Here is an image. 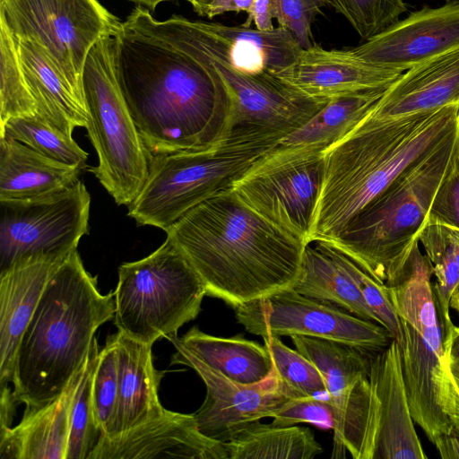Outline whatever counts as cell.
Here are the masks:
<instances>
[{"label":"cell","instance_id":"6da1fadb","mask_svg":"<svg viewBox=\"0 0 459 459\" xmlns=\"http://www.w3.org/2000/svg\"><path fill=\"white\" fill-rule=\"evenodd\" d=\"M117 79L148 156L217 143L230 109L212 64L138 5L114 36Z\"/></svg>","mask_w":459,"mask_h":459},{"label":"cell","instance_id":"7a4b0ae2","mask_svg":"<svg viewBox=\"0 0 459 459\" xmlns=\"http://www.w3.org/2000/svg\"><path fill=\"white\" fill-rule=\"evenodd\" d=\"M206 290L236 308L292 288L305 242L244 204L231 190L197 204L166 230Z\"/></svg>","mask_w":459,"mask_h":459},{"label":"cell","instance_id":"3957f363","mask_svg":"<svg viewBox=\"0 0 459 459\" xmlns=\"http://www.w3.org/2000/svg\"><path fill=\"white\" fill-rule=\"evenodd\" d=\"M459 106L396 119L368 116L324 152L309 239H333L407 168L457 134ZM308 239V240H309Z\"/></svg>","mask_w":459,"mask_h":459},{"label":"cell","instance_id":"277c9868","mask_svg":"<svg viewBox=\"0 0 459 459\" xmlns=\"http://www.w3.org/2000/svg\"><path fill=\"white\" fill-rule=\"evenodd\" d=\"M114 316V292L100 291L75 249L50 277L19 342L16 403L28 411L56 398L85 364L97 329Z\"/></svg>","mask_w":459,"mask_h":459},{"label":"cell","instance_id":"5b68a950","mask_svg":"<svg viewBox=\"0 0 459 459\" xmlns=\"http://www.w3.org/2000/svg\"><path fill=\"white\" fill-rule=\"evenodd\" d=\"M458 143L457 134L407 168L329 239L380 283L403 274Z\"/></svg>","mask_w":459,"mask_h":459},{"label":"cell","instance_id":"8992f818","mask_svg":"<svg viewBox=\"0 0 459 459\" xmlns=\"http://www.w3.org/2000/svg\"><path fill=\"white\" fill-rule=\"evenodd\" d=\"M432 275V264L418 243L400 280L387 288L402 325L397 343L411 417L434 444L451 422L444 328Z\"/></svg>","mask_w":459,"mask_h":459},{"label":"cell","instance_id":"52a82bcc","mask_svg":"<svg viewBox=\"0 0 459 459\" xmlns=\"http://www.w3.org/2000/svg\"><path fill=\"white\" fill-rule=\"evenodd\" d=\"M206 290L184 254L169 239L149 255L122 264L114 290V324L146 344L178 336L201 311Z\"/></svg>","mask_w":459,"mask_h":459},{"label":"cell","instance_id":"ba28073f","mask_svg":"<svg viewBox=\"0 0 459 459\" xmlns=\"http://www.w3.org/2000/svg\"><path fill=\"white\" fill-rule=\"evenodd\" d=\"M114 44V37L100 39L90 50L82 73L86 129L99 161L90 171L117 204L129 205L148 177L149 161L117 79Z\"/></svg>","mask_w":459,"mask_h":459},{"label":"cell","instance_id":"9c48e42d","mask_svg":"<svg viewBox=\"0 0 459 459\" xmlns=\"http://www.w3.org/2000/svg\"><path fill=\"white\" fill-rule=\"evenodd\" d=\"M271 150L218 142L201 150L148 156V177L127 214L139 225L166 230L197 204L231 189Z\"/></svg>","mask_w":459,"mask_h":459},{"label":"cell","instance_id":"30bf717a","mask_svg":"<svg viewBox=\"0 0 459 459\" xmlns=\"http://www.w3.org/2000/svg\"><path fill=\"white\" fill-rule=\"evenodd\" d=\"M173 29L215 68L229 95L230 109L219 142L273 149L306 125L328 101L309 98L269 73L238 71L201 48L184 30L176 14Z\"/></svg>","mask_w":459,"mask_h":459},{"label":"cell","instance_id":"8fae6325","mask_svg":"<svg viewBox=\"0 0 459 459\" xmlns=\"http://www.w3.org/2000/svg\"><path fill=\"white\" fill-rule=\"evenodd\" d=\"M324 178V152L315 146L277 145L232 185L248 207L307 242Z\"/></svg>","mask_w":459,"mask_h":459},{"label":"cell","instance_id":"7c38bea8","mask_svg":"<svg viewBox=\"0 0 459 459\" xmlns=\"http://www.w3.org/2000/svg\"><path fill=\"white\" fill-rule=\"evenodd\" d=\"M0 22L14 39L41 45L82 95L90 50L122 23L98 0H0Z\"/></svg>","mask_w":459,"mask_h":459},{"label":"cell","instance_id":"4fadbf2b","mask_svg":"<svg viewBox=\"0 0 459 459\" xmlns=\"http://www.w3.org/2000/svg\"><path fill=\"white\" fill-rule=\"evenodd\" d=\"M238 324L252 334L305 335L328 339L376 353L394 340L381 325L356 316L338 306L305 297L292 288L235 308Z\"/></svg>","mask_w":459,"mask_h":459},{"label":"cell","instance_id":"5bb4252c","mask_svg":"<svg viewBox=\"0 0 459 459\" xmlns=\"http://www.w3.org/2000/svg\"><path fill=\"white\" fill-rule=\"evenodd\" d=\"M90 204L80 180L49 195L0 201V272L26 255L77 249L88 233Z\"/></svg>","mask_w":459,"mask_h":459},{"label":"cell","instance_id":"9a60e30c","mask_svg":"<svg viewBox=\"0 0 459 459\" xmlns=\"http://www.w3.org/2000/svg\"><path fill=\"white\" fill-rule=\"evenodd\" d=\"M395 340L370 359L368 392L354 459H426L416 433Z\"/></svg>","mask_w":459,"mask_h":459},{"label":"cell","instance_id":"2e32d148","mask_svg":"<svg viewBox=\"0 0 459 459\" xmlns=\"http://www.w3.org/2000/svg\"><path fill=\"white\" fill-rule=\"evenodd\" d=\"M169 341L176 349L171 364L191 368L205 385L204 401L193 414L200 431L212 439L225 443L249 424L264 418H273L293 399L287 394L273 371L259 384H238L202 362L182 344L178 336Z\"/></svg>","mask_w":459,"mask_h":459},{"label":"cell","instance_id":"e0dca14e","mask_svg":"<svg viewBox=\"0 0 459 459\" xmlns=\"http://www.w3.org/2000/svg\"><path fill=\"white\" fill-rule=\"evenodd\" d=\"M459 48V1L411 13L351 50L376 65L406 70Z\"/></svg>","mask_w":459,"mask_h":459},{"label":"cell","instance_id":"ac0fdd59","mask_svg":"<svg viewBox=\"0 0 459 459\" xmlns=\"http://www.w3.org/2000/svg\"><path fill=\"white\" fill-rule=\"evenodd\" d=\"M229 459L224 443L203 434L194 414L163 412L114 437H100L88 459Z\"/></svg>","mask_w":459,"mask_h":459},{"label":"cell","instance_id":"d6986e66","mask_svg":"<svg viewBox=\"0 0 459 459\" xmlns=\"http://www.w3.org/2000/svg\"><path fill=\"white\" fill-rule=\"evenodd\" d=\"M73 251L26 255L0 272V390L13 389L21 338L50 277Z\"/></svg>","mask_w":459,"mask_h":459},{"label":"cell","instance_id":"ffe728a7","mask_svg":"<svg viewBox=\"0 0 459 459\" xmlns=\"http://www.w3.org/2000/svg\"><path fill=\"white\" fill-rule=\"evenodd\" d=\"M403 71L367 63L351 50L302 49L297 62L278 77L300 93L318 100L387 89Z\"/></svg>","mask_w":459,"mask_h":459},{"label":"cell","instance_id":"44dd1931","mask_svg":"<svg viewBox=\"0 0 459 459\" xmlns=\"http://www.w3.org/2000/svg\"><path fill=\"white\" fill-rule=\"evenodd\" d=\"M450 105L459 106V48L403 72L368 117L396 119Z\"/></svg>","mask_w":459,"mask_h":459},{"label":"cell","instance_id":"7402d4cb","mask_svg":"<svg viewBox=\"0 0 459 459\" xmlns=\"http://www.w3.org/2000/svg\"><path fill=\"white\" fill-rule=\"evenodd\" d=\"M290 337L296 350L317 368L325 379L336 444L368 381L374 353L328 339L297 334Z\"/></svg>","mask_w":459,"mask_h":459},{"label":"cell","instance_id":"603a6c76","mask_svg":"<svg viewBox=\"0 0 459 459\" xmlns=\"http://www.w3.org/2000/svg\"><path fill=\"white\" fill-rule=\"evenodd\" d=\"M88 358L56 398L25 411L17 425L0 429V459H66L72 404Z\"/></svg>","mask_w":459,"mask_h":459},{"label":"cell","instance_id":"cb8c5ba5","mask_svg":"<svg viewBox=\"0 0 459 459\" xmlns=\"http://www.w3.org/2000/svg\"><path fill=\"white\" fill-rule=\"evenodd\" d=\"M14 39L38 116L69 136L76 127L86 128L89 112L84 96L70 83L41 45L30 39Z\"/></svg>","mask_w":459,"mask_h":459},{"label":"cell","instance_id":"d4e9b609","mask_svg":"<svg viewBox=\"0 0 459 459\" xmlns=\"http://www.w3.org/2000/svg\"><path fill=\"white\" fill-rule=\"evenodd\" d=\"M115 335L118 397L111 437L140 425L165 410L158 394L164 372L158 371L153 366L152 345L137 342L119 331Z\"/></svg>","mask_w":459,"mask_h":459},{"label":"cell","instance_id":"484cf974","mask_svg":"<svg viewBox=\"0 0 459 459\" xmlns=\"http://www.w3.org/2000/svg\"><path fill=\"white\" fill-rule=\"evenodd\" d=\"M82 169L18 141L0 138V201L33 199L65 190L79 181Z\"/></svg>","mask_w":459,"mask_h":459},{"label":"cell","instance_id":"4316f807","mask_svg":"<svg viewBox=\"0 0 459 459\" xmlns=\"http://www.w3.org/2000/svg\"><path fill=\"white\" fill-rule=\"evenodd\" d=\"M342 254V249L329 239L307 240L292 289L305 297L334 304L356 316L378 324L345 269Z\"/></svg>","mask_w":459,"mask_h":459},{"label":"cell","instance_id":"83f0119b","mask_svg":"<svg viewBox=\"0 0 459 459\" xmlns=\"http://www.w3.org/2000/svg\"><path fill=\"white\" fill-rule=\"evenodd\" d=\"M179 339L202 362L238 384H259L273 374V360L265 346L242 335L213 336L195 325Z\"/></svg>","mask_w":459,"mask_h":459},{"label":"cell","instance_id":"f1b7e54d","mask_svg":"<svg viewBox=\"0 0 459 459\" xmlns=\"http://www.w3.org/2000/svg\"><path fill=\"white\" fill-rule=\"evenodd\" d=\"M229 459H312L323 452L307 428L255 421L224 443Z\"/></svg>","mask_w":459,"mask_h":459},{"label":"cell","instance_id":"f546056e","mask_svg":"<svg viewBox=\"0 0 459 459\" xmlns=\"http://www.w3.org/2000/svg\"><path fill=\"white\" fill-rule=\"evenodd\" d=\"M386 89L331 100L301 128L278 145L315 146L323 151L353 130L376 107Z\"/></svg>","mask_w":459,"mask_h":459},{"label":"cell","instance_id":"4dcf8cb0","mask_svg":"<svg viewBox=\"0 0 459 459\" xmlns=\"http://www.w3.org/2000/svg\"><path fill=\"white\" fill-rule=\"evenodd\" d=\"M0 138L18 141L35 152L69 164L86 165L88 153L73 136L41 119L38 115L8 120L0 127Z\"/></svg>","mask_w":459,"mask_h":459},{"label":"cell","instance_id":"1f68e13d","mask_svg":"<svg viewBox=\"0 0 459 459\" xmlns=\"http://www.w3.org/2000/svg\"><path fill=\"white\" fill-rule=\"evenodd\" d=\"M38 115L21 65L15 39L0 22V127L13 118Z\"/></svg>","mask_w":459,"mask_h":459},{"label":"cell","instance_id":"d6a6232c","mask_svg":"<svg viewBox=\"0 0 459 459\" xmlns=\"http://www.w3.org/2000/svg\"><path fill=\"white\" fill-rule=\"evenodd\" d=\"M273 364V374L293 399H328L325 379L317 368L297 350L286 346L278 336L264 338Z\"/></svg>","mask_w":459,"mask_h":459},{"label":"cell","instance_id":"836d02e7","mask_svg":"<svg viewBox=\"0 0 459 459\" xmlns=\"http://www.w3.org/2000/svg\"><path fill=\"white\" fill-rule=\"evenodd\" d=\"M99 352L98 342L94 338L85 373L72 404L66 459H88L101 437L95 421L91 397L92 377Z\"/></svg>","mask_w":459,"mask_h":459},{"label":"cell","instance_id":"e575fe53","mask_svg":"<svg viewBox=\"0 0 459 459\" xmlns=\"http://www.w3.org/2000/svg\"><path fill=\"white\" fill-rule=\"evenodd\" d=\"M96 424L102 437H111L118 397L117 352L116 335H108L99 352L91 385Z\"/></svg>","mask_w":459,"mask_h":459},{"label":"cell","instance_id":"d590c367","mask_svg":"<svg viewBox=\"0 0 459 459\" xmlns=\"http://www.w3.org/2000/svg\"><path fill=\"white\" fill-rule=\"evenodd\" d=\"M359 36L368 40L399 21L408 11L403 0H327Z\"/></svg>","mask_w":459,"mask_h":459},{"label":"cell","instance_id":"8d00e7d4","mask_svg":"<svg viewBox=\"0 0 459 459\" xmlns=\"http://www.w3.org/2000/svg\"><path fill=\"white\" fill-rule=\"evenodd\" d=\"M342 252L343 265L366 304L377 317L378 324L390 332L394 340L398 342L402 336V325L387 286L375 280L342 249Z\"/></svg>","mask_w":459,"mask_h":459},{"label":"cell","instance_id":"74e56055","mask_svg":"<svg viewBox=\"0 0 459 459\" xmlns=\"http://www.w3.org/2000/svg\"><path fill=\"white\" fill-rule=\"evenodd\" d=\"M327 0H274L276 18L280 27L292 33L303 49L312 46L311 24Z\"/></svg>","mask_w":459,"mask_h":459},{"label":"cell","instance_id":"f35d334b","mask_svg":"<svg viewBox=\"0 0 459 459\" xmlns=\"http://www.w3.org/2000/svg\"><path fill=\"white\" fill-rule=\"evenodd\" d=\"M427 222L459 230V142L435 195Z\"/></svg>","mask_w":459,"mask_h":459},{"label":"cell","instance_id":"ab89813d","mask_svg":"<svg viewBox=\"0 0 459 459\" xmlns=\"http://www.w3.org/2000/svg\"><path fill=\"white\" fill-rule=\"evenodd\" d=\"M301 422L333 428V412L328 399L316 397L291 399L273 418L271 424L289 427Z\"/></svg>","mask_w":459,"mask_h":459},{"label":"cell","instance_id":"60d3db41","mask_svg":"<svg viewBox=\"0 0 459 459\" xmlns=\"http://www.w3.org/2000/svg\"><path fill=\"white\" fill-rule=\"evenodd\" d=\"M274 0H254L247 12V18L243 27L249 28L253 22L255 29L262 31L273 30V18H274Z\"/></svg>","mask_w":459,"mask_h":459},{"label":"cell","instance_id":"b9f144b4","mask_svg":"<svg viewBox=\"0 0 459 459\" xmlns=\"http://www.w3.org/2000/svg\"><path fill=\"white\" fill-rule=\"evenodd\" d=\"M445 368L448 377L450 422L459 418V360L446 359Z\"/></svg>","mask_w":459,"mask_h":459},{"label":"cell","instance_id":"7bdbcfd3","mask_svg":"<svg viewBox=\"0 0 459 459\" xmlns=\"http://www.w3.org/2000/svg\"><path fill=\"white\" fill-rule=\"evenodd\" d=\"M439 455L444 459H459V418L451 421L448 432L435 443Z\"/></svg>","mask_w":459,"mask_h":459},{"label":"cell","instance_id":"ee69618b","mask_svg":"<svg viewBox=\"0 0 459 459\" xmlns=\"http://www.w3.org/2000/svg\"><path fill=\"white\" fill-rule=\"evenodd\" d=\"M254 0H213L206 7L204 16L212 19L226 12H248Z\"/></svg>","mask_w":459,"mask_h":459},{"label":"cell","instance_id":"f6af8a7d","mask_svg":"<svg viewBox=\"0 0 459 459\" xmlns=\"http://www.w3.org/2000/svg\"><path fill=\"white\" fill-rule=\"evenodd\" d=\"M444 353L446 359L459 360V326L453 325L444 333Z\"/></svg>","mask_w":459,"mask_h":459},{"label":"cell","instance_id":"bcb514c9","mask_svg":"<svg viewBox=\"0 0 459 459\" xmlns=\"http://www.w3.org/2000/svg\"><path fill=\"white\" fill-rule=\"evenodd\" d=\"M448 234L456 262L459 265V230L448 227Z\"/></svg>","mask_w":459,"mask_h":459},{"label":"cell","instance_id":"7dc6e473","mask_svg":"<svg viewBox=\"0 0 459 459\" xmlns=\"http://www.w3.org/2000/svg\"><path fill=\"white\" fill-rule=\"evenodd\" d=\"M193 7L194 11L200 16H204L207 5L213 0H186Z\"/></svg>","mask_w":459,"mask_h":459},{"label":"cell","instance_id":"c3c4849f","mask_svg":"<svg viewBox=\"0 0 459 459\" xmlns=\"http://www.w3.org/2000/svg\"><path fill=\"white\" fill-rule=\"evenodd\" d=\"M133 3L138 4L139 5H143L148 7V9L153 11L156 9L157 5L162 2L169 1V0H128Z\"/></svg>","mask_w":459,"mask_h":459},{"label":"cell","instance_id":"681fc988","mask_svg":"<svg viewBox=\"0 0 459 459\" xmlns=\"http://www.w3.org/2000/svg\"><path fill=\"white\" fill-rule=\"evenodd\" d=\"M450 308H453L459 314V285L455 290L451 300H450Z\"/></svg>","mask_w":459,"mask_h":459},{"label":"cell","instance_id":"f907efd6","mask_svg":"<svg viewBox=\"0 0 459 459\" xmlns=\"http://www.w3.org/2000/svg\"><path fill=\"white\" fill-rule=\"evenodd\" d=\"M457 137H458V142H459V114L457 117Z\"/></svg>","mask_w":459,"mask_h":459}]
</instances>
